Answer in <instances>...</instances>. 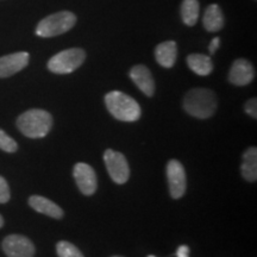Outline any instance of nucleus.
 <instances>
[{"instance_id": "1", "label": "nucleus", "mask_w": 257, "mask_h": 257, "mask_svg": "<svg viewBox=\"0 0 257 257\" xmlns=\"http://www.w3.org/2000/svg\"><path fill=\"white\" fill-rule=\"evenodd\" d=\"M184 108L192 117L207 119L217 110V96L208 88H193L185 95Z\"/></svg>"}, {"instance_id": "2", "label": "nucleus", "mask_w": 257, "mask_h": 257, "mask_svg": "<svg viewBox=\"0 0 257 257\" xmlns=\"http://www.w3.org/2000/svg\"><path fill=\"white\" fill-rule=\"evenodd\" d=\"M53 126V117L49 112L32 108L22 113L17 119V127L29 138L46 137Z\"/></svg>"}, {"instance_id": "3", "label": "nucleus", "mask_w": 257, "mask_h": 257, "mask_svg": "<svg viewBox=\"0 0 257 257\" xmlns=\"http://www.w3.org/2000/svg\"><path fill=\"white\" fill-rule=\"evenodd\" d=\"M105 105L115 119L136 121L141 118V106L138 102L119 91H112L105 95Z\"/></svg>"}, {"instance_id": "4", "label": "nucleus", "mask_w": 257, "mask_h": 257, "mask_svg": "<svg viewBox=\"0 0 257 257\" xmlns=\"http://www.w3.org/2000/svg\"><path fill=\"white\" fill-rule=\"evenodd\" d=\"M76 23L75 15L69 11H61L43 18L36 28V35L40 37H55L69 31Z\"/></svg>"}, {"instance_id": "5", "label": "nucleus", "mask_w": 257, "mask_h": 257, "mask_svg": "<svg viewBox=\"0 0 257 257\" xmlns=\"http://www.w3.org/2000/svg\"><path fill=\"white\" fill-rule=\"evenodd\" d=\"M86 53L80 48H70L60 51L48 61V69L55 74H69L85 62Z\"/></svg>"}, {"instance_id": "6", "label": "nucleus", "mask_w": 257, "mask_h": 257, "mask_svg": "<svg viewBox=\"0 0 257 257\" xmlns=\"http://www.w3.org/2000/svg\"><path fill=\"white\" fill-rule=\"evenodd\" d=\"M104 161L111 179L115 184L124 185L130 178V168H128L126 157L121 153L107 149L104 154Z\"/></svg>"}, {"instance_id": "7", "label": "nucleus", "mask_w": 257, "mask_h": 257, "mask_svg": "<svg viewBox=\"0 0 257 257\" xmlns=\"http://www.w3.org/2000/svg\"><path fill=\"white\" fill-rule=\"evenodd\" d=\"M167 179L172 198L180 199L185 194L187 187V178L184 166L178 160L169 161L167 165Z\"/></svg>"}, {"instance_id": "8", "label": "nucleus", "mask_w": 257, "mask_h": 257, "mask_svg": "<svg viewBox=\"0 0 257 257\" xmlns=\"http://www.w3.org/2000/svg\"><path fill=\"white\" fill-rule=\"evenodd\" d=\"M3 250L8 257H34L35 245L28 237L10 234L3 240Z\"/></svg>"}, {"instance_id": "9", "label": "nucleus", "mask_w": 257, "mask_h": 257, "mask_svg": "<svg viewBox=\"0 0 257 257\" xmlns=\"http://www.w3.org/2000/svg\"><path fill=\"white\" fill-rule=\"evenodd\" d=\"M74 179L82 194L93 195L98 188V179L94 169L87 163L79 162L74 167Z\"/></svg>"}, {"instance_id": "10", "label": "nucleus", "mask_w": 257, "mask_h": 257, "mask_svg": "<svg viewBox=\"0 0 257 257\" xmlns=\"http://www.w3.org/2000/svg\"><path fill=\"white\" fill-rule=\"evenodd\" d=\"M30 55L25 51L10 54L0 57V79L9 78L23 70L29 64Z\"/></svg>"}, {"instance_id": "11", "label": "nucleus", "mask_w": 257, "mask_h": 257, "mask_svg": "<svg viewBox=\"0 0 257 257\" xmlns=\"http://www.w3.org/2000/svg\"><path fill=\"white\" fill-rule=\"evenodd\" d=\"M255 78L252 64L245 59H237L231 66L229 81L234 86H246Z\"/></svg>"}, {"instance_id": "12", "label": "nucleus", "mask_w": 257, "mask_h": 257, "mask_svg": "<svg viewBox=\"0 0 257 257\" xmlns=\"http://www.w3.org/2000/svg\"><path fill=\"white\" fill-rule=\"evenodd\" d=\"M130 78L135 85L147 96H153L155 93V80L152 72L143 64L135 66L130 70Z\"/></svg>"}, {"instance_id": "13", "label": "nucleus", "mask_w": 257, "mask_h": 257, "mask_svg": "<svg viewBox=\"0 0 257 257\" xmlns=\"http://www.w3.org/2000/svg\"><path fill=\"white\" fill-rule=\"evenodd\" d=\"M29 205L35 211H37L38 213L46 214V216L55 218V219H61L64 216L63 210L59 205H56L55 202L49 200V199L41 197V195H32V197H30Z\"/></svg>"}, {"instance_id": "14", "label": "nucleus", "mask_w": 257, "mask_h": 257, "mask_svg": "<svg viewBox=\"0 0 257 257\" xmlns=\"http://www.w3.org/2000/svg\"><path fill=\"white\" fill-rule=\"evenodd\" d=\"M176 56H178V47L174 41L163 42L156 47V61L163 68H172L176 62Z\"/></svg>"}, {"instance_id": "15", "label": "nucleus", "mask_w": 257, "mask_h": 257, "mask_svg": "<svg viewBox=\"0 0 257 257\" xmlns=\"http://www.w3.org/2000/svg\"><path fill=\"white\" fill-rule=\"evenodd\" d=\"M202 24L208 32H217L223 29L224 15L219 6L216 4L207 6V9L205 10L204 18H202Z\"/></svg>"}, {"instance_id": "16", "label": "nucleus", "mask_w": 257, "mask_h": 257, "mask_svg": "<svg viewBox=\"0 0 257 257\" xmlns=\"http://www.w3.org/2000/svg\"><path fill=\"white\" fill-rule=\"evenodd\" d=\"M243 178L249 182H255L257 180V148L251 147L244 153L243 162L240 167Z\"/></svg>"}, {"instance_id": "17", "label": "nucleus", "mask_w": 257, "mask_h": 257, "mask_svg": "<svg viewBox=\"0 0 257 257\" xmlns=\"http://www.w3.org/2000/svg\"><path fill=\"white\" fill-rule=\"evenodd\" d=\"M188 67L200 76H206L213 70V63L210 56L204 54H191L187 57Z\"/></svg>"}, {"instance_id": "18", "label": "nucleus", "mask_w": 257, "mask_h": 257, "mask_svg": "<svg viewBox=\"0 0 257 257\" xmlns=\"http://www.w3.org/2000/svg\"><path fill=\"white\" fill-rule=\"evenodd\" d=\"M200 5L198 0H184L181 4V18L182 22L188 27L197 24L199 18Z\"/></svg>"}, {"instance_id": "19", "label": "nucleus", "mask_w": 257, "mask_h": 257, "mask_svg": "<svg viewBox=\"0 0 257 257\" xmlns=\"http://www.w3.org/2000/svg\"><path fill=\"white\" fill-rule=\"evenodd\" d=\"M56 252L59 257H85L74 244L67 240H60L56 244Z\"/></svg>"}, {"instance_id": "20", "label": "nucleus", "mask_w": 257, "mask_h": 257, "mask_svg": "<svg viewBox=\"0 0 257 257\" xmlns=\"http://www.w3.org/2000/svg\"><path fill=\"white\" fill-rule=\"evenodd\" d=\"M0 149L6 153H16L18 149L17 142L2 128H0Z\"/></svg>"}, {"instance_id": "21", "label": "nucleus", "mask_w": 257, "mask_h": 257, "mask_svg": "<svg viewBox=\"0 0 257 257\" xmlns=\"http://www.w3.org/2000/svg\"><path fill=\"white\" fill-rule=\"evenodd\" d=\"M11 198V192H10V187L8 181L0 176V204H6Z\"/></svg>"}, {"instance_id": "22", "label": "nucleus", "mask_w": 257, "mask_h": 257, "mask_svg": "<svg viewBox=\"0 0 257 257\" xmlns=\"http://www.w3.org/2000/svg\"><path fill=\"white\" fill-rule=\"evenodd\" d=\"M244 108H245V112L250 115V117H252L253 119H256L257 118V99L256 98L249 99V100L245 102Z\"/></svg>"}, {"instance_id": "23", "label": "nucleus", "mask_w": 257, "mask_h": 257, "mask_svg": "<svg viewBox=\"0 0 257 257\" xmlns=\"http://www.w3.org/2000/svg\"><path fill=\"white\" fill-rule=\"evenodd\" d=\"M219 44H220V38L219 37H214L213 40L211 41L210 47H208V50H210L211 55H213V54L218 50V48H219Z\"/></svg>"}, {"instance_id": "24", "label": "nucleus", "mask_w": 257, "mask_h": 257, "mask_svg": "<svg viewBox=\"0 0 257 257\" xmlns=\"http://www.w3.org/2000/svg\"><path fill=\"white\" fill-rule=\"evenodd\" d=\"M176 257H189V248L187 245L179 246L176 250Z\"/></svg>"}, {"instance_id": "25", "label": "nucleus", "mask_w": 257, "mask_h": 257, "mask_svg": "<svg viewBox=\"0 0 257 257\" xmlns=\"http://www.w3.org/2000/svg\"><path fill=\"white\" fill-rule=\"evenodd\" d=\"M4 226V218L2 217V214H0V227Z\"/></svg>"}, {"instance_id": "26", "label": "nucleus", "mask_w": 257, "mask_h": 257, "mask_svg": "<svg viewBox=\"0 0 257 257\" xmlns=\"http://www.w3.org/2000/svg\"><path fill=\"white\" fill-rule=\"evenodd\" d=\"M148 257H156V256H154V255H149Z\"/></svg>"}, {"instance_id": "27", "label": "nucleus", "mask_w": 257, "mask_h": 257, "mask_svg": "<svg viewBox=\"0 0 257 257\" xmlns=\"http://www.w3.org/2000/svg\"><path fill=\"white\" fill-rule=\"evenodd\" d=\"M113 257H123V256H113Z\"/></svg>"}]
</instances>
